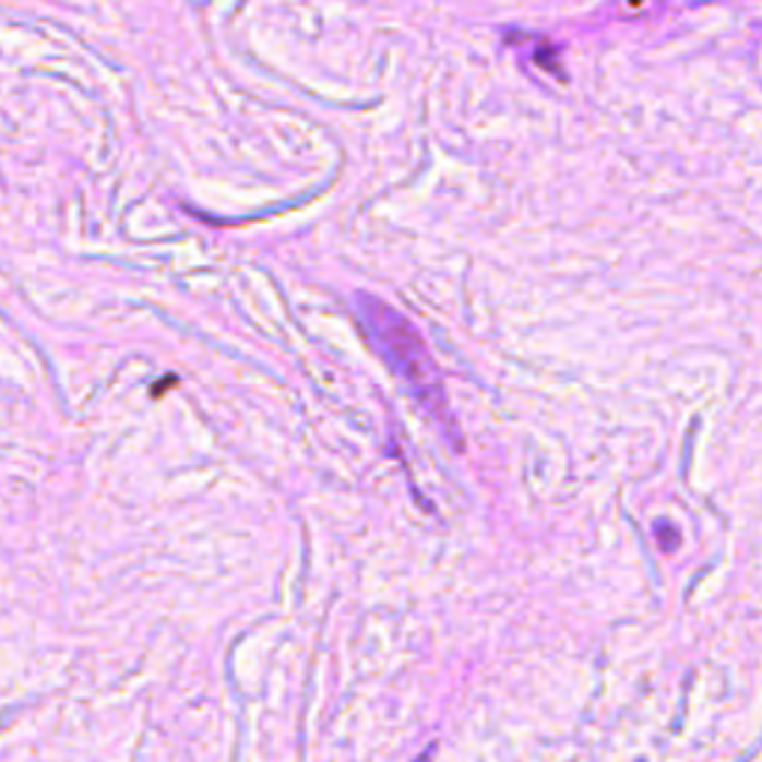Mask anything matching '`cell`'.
Masks as SVG:
<instances>
[{
	"mask_svg": "<svg viewBox=\"0 0 762 762\" xmlns=\"http://www.w3.org/2000/svg\"><path fill=\"white\" fill-rule=\"evenodd\" d=\"M355 307H358L360 319L370 331L372 343L379 346L388 364L408 381V388L426 405V412L436 414L438 424H444L447 432L453 436V426H450V417H447L444 388H441L436 372V360L426 352L424 340L414 331L412 322L400 317L384 301L372 298V295H355Z\"/></svg>",
	"mask_w": 762,
	"mask_h": 762,
	"instance_id": "obj_1",
	"label": "cell"
}]
</instances>
